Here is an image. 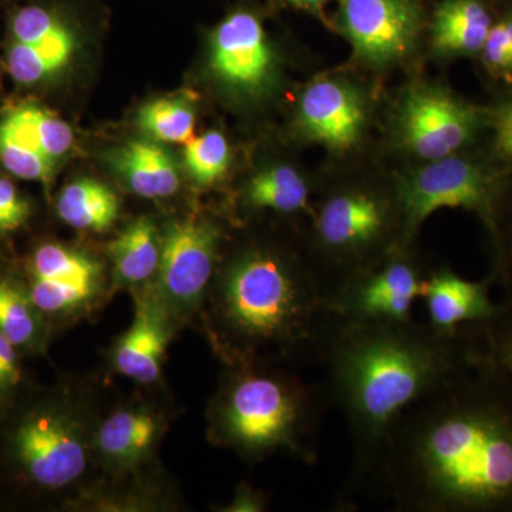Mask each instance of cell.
Wrapping results in <instances>:
<instances>
[{
  "mask_svg": "<svg viewBox=\"0 0 512 512\" xmlns=\"http://www.w3.org/2000/svg\"><path fill=\"white\" fill-rule=\"evenodd\" d=\"M365 487L399 512H512V382L487 352L400 416Z\"/></svg>",
  "mask_w": 512,
  "mask_h": 512,
  "instance_id": "6da1fadb",
  "label": "cell"
},
{
  "mask_svg": "<svg viewBox=\"0 0 512 512\" xmlns=\"http://www.w3.org/2000/svg\"><path fill=\"white\" fill-rule=\"evenodd\" d=\"M325 393L352 441L340 505L352 503L382 457L394 424L417 400L485 355L484 323L441 332L429 322L355 323L325 312L312 346Z\"/></svg>",
  "mask_w": 512,
  "mask_h": 512,
  "instance_id": "7a4b0ae2",
  "label": "cell"
},
{
  "mask_svg": "<svg viewBox=\"0 0 512 512\" xmlns=\"http://www.w3.org/2000/svg\"><path fill=\"white\" fill-rule=\"evenodd\" d=\"M325 312L312 264L284 249L248 244L222 254L200 328L224 366L286 363L312 350Z\"/></svg>",
  "mask_w": 512,
  "mask_h": 512,
  "instance_id": "3957f363",
  "label": "cell"
},
{
  "mask_svg": "<svg viewBox=\"0 0 512 512\" xmlns=\"http://www.w3.org/2000/svg\"><path fill=\"white\" fill-rule=\"evenodd\" d=\"M103 407L89 383H33L0 417V498L10 508L70 511L97 480Z\"/></svg>",
  "mask_w": 512,
  "mask_h": 512,
  "instance_id": "277c9868",
  "label": "cell"
},
{
  "mask_svg": "<svg viewBox=\"0 0 512 512\" xmlns=\"http://www.w3.org/2000/svg\"><path fill=\"white\" fill-rule=\"evenodd\" d=\"M285 365L224 366L207 407L212 446L251 464L275 456L306 466L318 461L319 429L328 399L323 389Z\"/></svg>",
  "mask_w": 512,
  "mask_h": 512,
  "instance_id": "5b68a950",
  "label": "cell"
},
{
  "mask_svg": "<svg viewBox=\"0 0 512 512\" xmlns=\"http://www.w3.org/2000/svg\"><path fill=\"white\" fill-rule=\"evenodd\" d=\"M315 265L326 296L349 278L404 247L403 217L392 197L370 190L332 192L312 220Z\"/></svg>",
  "mask_w": 512,
  "mask_h": 512,
  "instance_id": "8992f818",
  "label": "cell"
},
{
  "mask_svg": "<svg viewBox=\"0 0 512 512\" xmlns=\"http://www.w3.org/2000/svg\"><path fill=\"white\" fill-rule=\"evenodd\" d=\"M15 265L55 333L89 318L114 293L106 265L63 242H39Z\"/></svg>",
  "mask_w": 512,
  "mask_h": 512,
  "instance_id": "52a82bcc",
  "label": "cell"
},
{
  "mask_svg": "<svg viewBox=\"0 0 512 512\" xmlns=\"http://www.w3.org/2000/svg\"><path fill=\"white\" fill-rule=\"evenodd\" d=\"M511 170L485 158L453 154L404 177L396 185L403 217V244L410 247L424 221L441 208L476 212L490 224L495 202Z\"/></svg>",
  "mask_w": 512,
  "mask_h": 512,
  "instance_id": "ba28073f",
  "label": "cell"
},
{
  "mask_svg": "<svg viewBox=\"0 0 512 512\" xmlns=\"http://www.w3.org/2000/svg\"><path fill=\"white\" fill-rule=\"evenodd\" d=\"M224 232L202 215L173 218L161 231V259L154 288L178 328L198 325L220 266Z\"/></svg>",
  "mask_w": 512,
  "mask_h": 512,
  "instance_id": "9c48e42d",
  "label": "cell"
},
{
  "mask_svg": "<svg viewBox=\"0 0 512 512\" xmlns=\"http://www.w3.org/2000/svg\"><path fill=\"white\" fill-rule=\"evenodd\" d=\"M170 402L153 396H131L104 409L94 436L99 478L143 476L158 467V450L174 420Z\"/></svg>",
  "mask_w": 512,
  "mask_h": 512,
  "instance_id": "30bf717a",
  "label": "cell"
},
{
  "mask_svg": "<svg viewBox=\"0 0 512 512\" xmlns=\"http://www.w3.org/2000/svg\"><path fill=\"white\" fill-rule=\"evenodd\" d=\"M429 271L410 256V247L394 249L382 261L343 282L325 299V311L355 323H394L413 319Z\"/></svg>",
  "mask_w": 512,
  "mask_h": 512,
  "instance_id": "8fae6325",
  "label": "cell"
},
{
  "mask_svg": "<svg viewBox=\"0 0 512 512\" xmlns=\"http://www.w3.org/2000/svg\"><path fill=\"white\" fill-rule=\"evenodd\" d=\"M487 127V110L433 87L412 90L400 110L403 143L430 161L461 153Z\"/></svg>",
  "mask_w": 512,
  "mask_h": 512,
  "instance_id": "7c38bea8",
  "label": "cell"
},
{
  "mask_svg": "<svg viewBox=\"0 0 512 512\" xmlns=\"http://www.w3.org/2000/svg\"><path fill=\"white\" fill-rule=\"evenodd\" d=\"M339 23L357 56L380 66L413 49L421 8L419 0H340Z\"/></svg>",
  "mask_w": 512,
  "mask_h": 512,
  "instance_id": "4fadbf2b",
  "label": "cell"
},
{
  "mask_svg": "<svg viewBox=\"0 0 512 512\" xmlns=\"http://www.w3.org/2000/svg\"><path fill=\"white\" fill-rule=\"evenodd\" d=\"M134 318L109 352L110 370L140 386L158 387L163 380L167 350L180 330L154 288L153 282L131 291Z\"/></svg>",
  "mask_w": 512,
  "mask_h": 512,
  "instance_id": "5bb4252c",
  "label": "cell"
},
{
  "mask_svg": "<svg viewBox=\"0 0 512 512\" xmlns=\"http://www.w3.org/2000/svg\"><path fill=\"white\" fill-rule=\"evenodd\" d=\"M215 76L239 92L262 89L274 70V53L261 20L252 13H232L211 37Z\"/></svg>",
  "mask_w": 512,
  "mask_h": 512,
  "instance_id": "9a60e30c",
  "label": "cell"
},
{
  "mask_svg": "<svg viewBox=\"0 0 512 512\" xmlns=\"http://www.w3.org/2000/svg\"><path fill=\"white\" fill-rule=\"evenodd\" d=\"M298 123L306 136L323 146L348 150L365 126V101L348 83L319 79L302 93Z\"/></svg>",
  "mask_w": 512,
  "mask_h": 512,
  "instance_id": "2e32d148",
  "label": "cell"
},
{
  "mask_svg": "<svg viewBox=\"0 0 512 512\" xmlns=\"http://www.w3.org/2000/svg\"><path fill=\"white\" fill-rule=\"evenodd\" d=\"M493 284L491 275L474 282L444 266L429 271L420 298L426 306L427 322L441 332L488 322L500 309V302L491 299Z\"/></svg>",
  "mask_w": 512,
  "mask_h": 512,
  "instance_id": "e0dca14e",
  "label": "cell"
},
{
  "mask_svg": "<svg viewBox=\"0 0 512 512\" xmlns=\"http://www.w3.org/2000/svg\"><path fill=\"white\" fill-rule=\"evenodd\" d=\"M76 37L62 13L43 3L20 6L9 20L6 55L33 66L63 70L72 59Z\"/></svg>",
  "mask_w": 512,
  "mask_h": 512,
  "instance_id": "ac0fdd59",
  "label": "cell"
},
{
  "mask_svg": "<svg viewBox=\"0 0 512 512\" xmlns=\"http://www.w3.org/2000/svg\"><path fill=\"white\" fill-rule=\"evenodd\" d=\"M0 333L25 359L46 357L56 335L15 264L0 265Z\"/></svg>",
  "mask_w": 512,
  "mask_h": 512,
  "instance_id": "d6986e66",
  "label": "cell"
},
{
  "mask_svg": "<svg viewBox=\"0 0 512 512\" xmlns=\"http://www.w3.org/2000/svg\"><path fill=\"white\" fill-rule=\"evenodd\" d=\"M107 161L134 194L147 200L173 197L180 190V171L156 141H127L111 150Z\"/></svg>",
  "mask_w": 512,
  "mask_h": 512,
  "instance_id": "ffe728a7",
  "label": "cell"
},
{
  "mask_svg": "<svg viewBox=\"0 0 512 512\" xmlns=\"http://www.w3.org/2000/svg\"><path fill=\"white\" fill-rule=\"evenodd\" d=\"M157 473L158 470L119 480L99 478L70 511L150 512L171 511L180 507V501L170 484L161 480Z\"/></svg>",
  "mask_w": 512,
  "mask_h": 512,
  "instance_id": "44dd1931",
  "label": "cell"
},
{
  "mask_svg": "<svg viewBox=\"0 0 512 512\" xmlns=\"http://www.w3.org/2000/svg\"><path fill=\"white\" fill-rule=\"evenodd\" d=\"M113 291H133L156 279L161 259V231L150 217L131 221L110 242Z\"/></svg>",
  "mask_w": 512,
  "mask_h": 512,
  "instance_id": "7402d4cb",
  "label": "cell"
},
{
  "mask_svg": "<svg viewBox=\"0 0 512 512\" xmlns=\"http://www.w3.org/2000/svg\"><path fill=\"white\" fill-rule=\"evenodd\" d=\"M491 0H443L433 20V45L447 56H480L493 28Z\"/></svg>",
  "mask_w": 512,
  "mask_h": 512,
  "instance_id": "603a6c76",
  "label": "cell"
},
{
  "mask_svg": "<svg viewBox=\"0 0 512 512\" xmlns=\"http://www.w3.org/2000/svg\"><path fill=\"white\" fill-rule=\"evenodd\" d=\"M242 204L251 212L296 215L311 211V188L289 165H274L256 173L245 184Z\"/></svg>",
  "mask_w": 512,
  "mask_h": 512,
  "instance_id": "cb8c5ba5",
  "label": "cell"
},
{
  "mask_svg": "<svg viewBox=\"0 0 512 512\" xmlns=\"http://www.w3.org/2000/svg\"><path fill=\"white\" fill-rule=\"evenodd\" d=\"M56 212L69 227L104 232L119 217L120 200L109 185L94 178H79L64 185L59 192Z\"/></svg>",
  "mask_w": 512,
  "mask_h": 512,
  "instance_id": "d4e9b609",
  "label": "cell"
},
{
  "mask_svg": "<svg viewBox=\"0 0 512 512\" xmlns=\"http://www.w3.org/2000/svg\"><path fill=\"white\" fill-rule=\"evenodd\" d=\"M0 123L23 146L55 164L73 146V131L69 124L40 104L30 101L19 104L6 111L0 117Z\"/></svg>",
  "mask_w": 512,
  "mask_h": 512,
  "instance_id": "484cf974",
  "label": "cell"
},
{
  "mask_svg": "<svg viewBox=\"0 0 512 512\" xmlns=\"http://www.w3.org/2000/svg\"><path fill=\"white\" fill-rule=\"evenodd\" d=\"M137 123L154 140L187 144L194 134L195 114L187 100L164 97L138 111Z\"/></svg>",
  "mask_w": 512,
  "mask_h": 512,
  "instance_id": "4316f807",
  "label": "cell"
},
{
  "mask_svg": "<svg viewBox=\"0 0 512 512\" xmlns=\"http://www.w3.org/2000/svg\"><path fill=\"white\" fill-rule=\"evenodd\" d=\"M494 238L495 266L491 274L494 284L503 289V299L512 301V174L505 178L498 195L490 224L487 225Z\"/></svg>",
  "mask_w": 512,
  "mask_h": 512,
  "instance_id": "83f0119b",
  "label": "cell"
},
{
  "mask_svg": "<svg viewBox=\"0 0 512 512\" xmlns=\"http://www.w3.org/2000/svg\"><path fill=\"white\" fill-rule=\"evenodd\" d=\"M185 167L200 185H212L228 170L231 151L227 138L218 131L192 137L185 146Z\"/></svg>",
  "mask_w": 512,
  "mask_h": 512,
  "instance_id": "f1b7e54d",
  "label": "cell"
},
{
  "mask_svg": "<svg viewBox=\"0 0 512 512\" xmlns=\"http://www.w3.org/2000/svg\"><path fill=\"white\" fill-rule=\"evenodd\" d=\"M478 57L485 72L512 86V0L495 9L493 28Z\"/></svg>",
  "mask_w": 512,
  "mask_h": 512,
  "instance_id": "f546056e",
  "label": "cell"
},
{
  "mask_svg": "<svg viewBox=\"0 0 512 512\" xmlns=\"http://www.w3.org/2000/svg\"><path fill=\"white\" fill-rule=\"evenodd\" d=\"M0 164L13 177L26 181H39L46 187L55 177V163L23 146L0 124Z\"/></svg>",
  "mask_w": 512,
  "mask_h": 512,
  "instance_id": "4dcf8cb0",
  "label": "cell"
},
{
  "mask_svg": "<svg viewBox=\"0 0 512 512\" xmlns=\"http://www.w3.org/2000/svg\"><path fill=\"white\" fill-rule=\"evenodd\" d=\"M25 356L0 333V417L23 396L33 382L26 370Z\"/></svg>",
  "mask_w": 512,
  "mask_h": 512,
  "instance_id": "1f68e13d",
  "label": "cell"
},
{
  "mask_svg": "<svg viewBox=\"0 0 512 512\" xmlns=\"http://www.w3.org/2000/svg\"><path fill=\"white\" fill-rule=\"evenodd\" d=\"M488 359L512 382V301L501 299L493 319L484 323Z\"/></svg>",
  "mask_w": 512,
  "mask_h": 512,
  "instance_id": "d6a6232c",
  "label": "cell"
},
{
  "mask_svg": "<svg viewBox=\"0 0 512 512\" xmlns=\"http://www.w3.org/2000/svg\"><path fill=\"white\" fill-rule=\"evenodd\" d=\"M32 204L9 178L0 175V238L15 234L32 217Z\"/></svg>",
  "mask_w": 512,
  "mask_h": 512,
  "instance_id": "836d02e7",
  "label": "cell"
},
{
  "mask_svg": "<svg viewBox=\"0 0 512 512\" xmlns=\"http://www.w3.org/2000/svg\"><path fill=\"white\" fill-rule=\"evenodd\" d=\"M488 127L493 131V157L504 164H512V96L487 110Z\"/></svg>",
  "mask_w": 512,
  "mask_h": 512,
  "instance_id": "e575fe53",
  "label": "cell"
},
{
  "mask_svg": "<svg viewBox=\"0 0 512 512\" xmlns=\"http://www.w3.org/2000/svg\"><path fill=\"white\" fill-rule=\"evenodd\" d=\"M269 505V497L264 491L258 490L249 483H239L232 494L231 500L217 505L218 512H264Z\"/></svg>",
  "mask_w": 512,
  "mask_h": 512,
  "instance_id": "d590c367",
  "label": "cell"
},
{
  "mask_svg": "<svg viewBox=\"0 0 512 512\" xmlns=\"http://www.w3.org/2000/svg\"><path fill=\"white\" fill-rule=\"evenodd\" d=\"M289 2L295 3V5L305 6V8H316V6L325 3L326 0H289Z\"/></svg>",
  "mask_w": 512,
  "mask_h": 512,
  "instance_id": "8d00e7d4",
  "label": "cell"
},
{
  "mask_svg": "<svg viewBox=\"0 0 512 512\" xmlns=\"http://www.w3.org/2000/svg\"><path fill=\"white\" fill-rule=\"evenodd\" d=\"M8 510V507H6V504L3 503L2 498H0V511Z\"/></svg>",
  "mask_w": 512,
  "mask_h": 512,
  "instance_id": "74e56055",
  "label": "cell"
}]
</instances>
